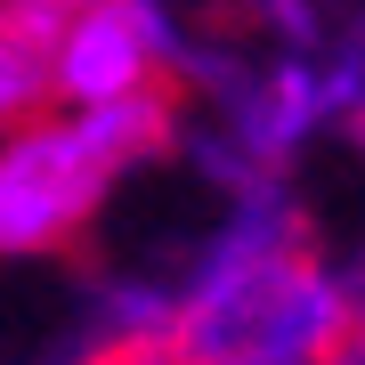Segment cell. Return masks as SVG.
Returning <instances> with one entry per match:
<instances>
[{"mask_svg":"<svg viewBox=\"0 0 365 365\" xmlns=\"http://www.w3.org/2000/svg\"><path fill=\"white\" fill-rule=\"evenodd\" d=\"M49 106V9L0 0V138Z\"/></svg>","mask_w":365,"mask_h":365,"instance_id":"4","label":"cell"},{"mask_svg":"<svg viewBox=\"0 0 365 365\" xmlns=\"http://www.w3.org/2000/svg\"><path fill=\"white\" fill-rule=\"evenodd\" d=\"M195 227L163 252L170 268V365H349L333 235L300 179H195Z\"/></svg>","mask_w":365,"mask_h":365,"instance_id":"1","label":"cell"},{"mask_svg":"<svg viewBox=\"0 0 365 365\" xmlns=\"http://www.w3.org/2000/svg\"><path fill=\"white\" fill-rule=\"evenodd\" d=\"M179 146V98L41 106L0 138V276L90 260L98 227Z\"/></svg>","mask_w":365,"mask_h":365,"instance_id":"2","label":"cell"},{"mask_svg":"<svg viewBox=\"0 0 365 365\" xmlns=\"http://www.w3.org/2000/svg\"><path fill=\"white\" fill-rule=\"evenodd\" d=\"M179 98L170 0H73L49 16V106H146Z\"/></svg>","mask_w":365,"mask_h":365,"instance_id":"3","label":"cell"}]
</instances>
